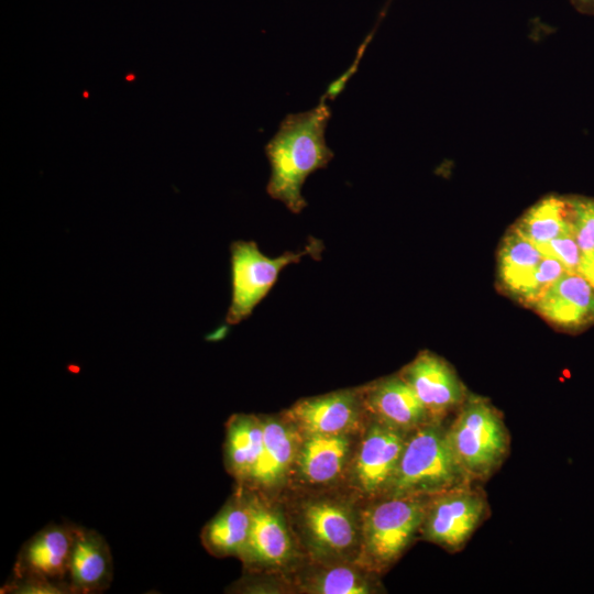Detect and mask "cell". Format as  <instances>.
<instances>
[{"instance_id":"1","label":"cell","mask_w":594,"mask_h":594,"mask_svg":"<svg viewBox=\"0 0 594 594\" xmlns=\"http://www.w3.org/2000/svg\"><path fill=\"white\" fill-rule=\"evenodd\" d=\"M330 118L323 97L315 108L286 116L265 146L271 165L267 194L294 213L307 206L301 195L307 177L324 168L333 157L324 136Z\"/></svg>"},{"instance_id":"2","label":"cell","mask_w":594,"mask_h":594,"mask_svg":"<svg viewBox=\"0 0 594 594\" xmlns=\"http://www.w3.org/2000/svg\"><path fill=\"white\" fill-rule=\"evenodd\" d=\"M466 483L472 481L454 457L447 428L430 421L408 433L383 495L430 497Z\"/></svg>"},{"instance_id":"3","label":"cell","mask_w":594,"mask_h":594,"mask_svg":"<svg viewBox=\"0 0 594 594\" xmlns=\"http://www.w3.org/2000/svg\"><path fill=\"white\" fill-rule=\"evenodd\" d=\"M454 457L473 482L490 477L509 450V435L499 411L486 399L465 398L447 428Z\"/></svg>"},{"instance_id":"4","label":"cell","mask_w":594,"mask_h":594,"mask_svg":"<svg viewBox=\"0 0 594 594\" xmlns=\"http://www.w3.org/2000/svg\"><path fill=\"white\" fill-rule=\"evenodd\" d=\"M429 497L385 496L361 515L360 562L382 571L393 564L420 531Z\"/></svg>"},{"instance_id":"5","label":"cell","mask_w":594,"mask_h":594,"mask_svg":"<svg viewBox=\"0 0 594 594\" xmlns=\"http://www.w3.org/2000/svg\"><path fill=\"white\" fill-rule=\"evenodd\" d=\"M322 242L311 238L299 252H286L282 256H265L253 241H235L230 246L232 298L227 314V322L237 324L248 318L255 306L271 290L280 271L302 256L319 258Z\"/></svg>"},{"instance_id":"6","label":"cell","mask_w":594,"mask_h":594,"mask_svg":"<svg viewBox=\"0 0 594 594\" xmlns=\"http://www.w3.org/2000/svg\"><path fill=\"white\" fill-rule=\"evenodd\" d=\"M487 503L471 483L430 496L420 532L424 539L455 552L484 519Z\"/></svg>"},{"instance_id":"7","label":"cell","mask_w":594,"mask_h":594,"mask_svg":"<svg viewBox=\"0 0 594 594\" xmlns=\"http://www.w3.org/2000/svg\"><path fill=\"white\" fill-rule=\"evenodd\" d=\"M298 525L305 543L320 558L343 559L360 550L361 517L343 501H306L299 508Z\"/></svg>"},{"instance_id":"8","label":"cell","mask_w":594,"mask_h":594,"mask_svg":"<svg viewBox=\"0 0 594 594\" xmlns=\"http://www.w3.org/2000/svg\"><path fill=\"white\" fill-rule=\"evenodd\" d=\"M399 375L415 392L432 421L440 422L465 400V389L453 369L441 358L420 352Z\"/></svg>"},{"instance_id":"9","label":"cell","mask_w":594,"mask_h":594,"mask_svg":"<svg viewBox=\"0 0 594 594\" xmlns=\"http://www.w3.org/2000/svg\"><path fill=\"white\" fill-rule=\"evenodd\" d=\"M364 411L361 388L346 389L305 398L287 411V418L304 436L350 435Z\"/></svg>"},{"instance_id":"10","label":"cell","mask_w":594,"mask_h":594,"mask_svg":"<svg viewBox=\"0 0 594 594\" xmlns=\"http://www.w3.org/2000/svg\"><path fill=\"white\" fill-rule=\"evenodd\" d=\"M408 433L376 420L369 428L353 463V477L362 493L384 494L395 473Z\"/></svg>"},{"instance_id":"11","label":"cell","mask_w":594,"mask_h":594,"mask_svg":"<svg viewBox=\"0 0 594 594\" xmlns=\"http://www.w3.org/2000/svg\"><path fill=\"white\" fill-rule=\"evenodd\" d=\"M76 528L50 525L36 532L21 548L14 565V578L67 582Z\"/></svg>"},{"instance_id":"12","label":"cell","mask_w":594,"mask_h":594,"mask_svg":"<svg viewBox=\"0 0 594 594\" xmlns=\"http://www.w3.org/2000/svg\"><path fill=\"white\" fill-rule=\"evenodd\" d=\"M365 411L374 420L404 432L432 421L411 387L400 376L378 380L361 388Z\"/></svg>"},{"instance_id":"13","label":"cell","mask_w":594,"mask_h":594,"mask_svg":"<svg viewBox=\"0 0 594 594\" xmlns=\"http://www.w3.org/2000/svg\"><path fill=\"white\" fill-rule=\"evenodd\" d=\"M532 307L556 326L581 329L594 322V286L582 274L566 272Z\"/></svg>"},{"instance_id":"14","label":"cell","mask_w":594,"mask_h":594,"mask_svg":"<svg viewBox=\"0 0 594 594\" xmlns=\"http://www.w3.org/2000/svg\"><path fill=\"white\" fill-rule=\"evenodd\" d=\"M112 580V557L102 536L86 528H76L67 582L70 593H99Z\"/></svg>"},{"instance_id":"15","label":"cell","mask_w":594,"mask_h":594,"mask_svg":"<svg viewBox=\"0 0 594 594\" xmlns=\"http://www.w3.org/2000/svg\"><path fill=\"white\" fill-rule=\"evenodd\" d=\"M252 524L246 547L241 557L250 563L278 566L288 562L294 553L293 540L284 518L278 512L250 499Z\"/></svg>"},{"instance_id":"16","label":"cell","mask_w":594,"mask_h":594,"mask_svg":"<svg viewBox=\"0 0 594 594\" xmlns=\"http://www.w3.org/2000/svg\"><path fill=\"white\" fill-rule=\"evenodd\" d=\"M350 451L349 435H308L299 443L295 462L302 480L323 485L340 476Z\"/></svg>"},{"instance_id":"17","label":"cell","mask_w":594,"mask_h":594,"mask_svg":"<svg viewBox=\"0 0 594 594\" xmlns=\"http://www.w3.org/2000/svg\"><path fill=\"white\" fill-rule=\"evenodd\" d=\"M264 439L260 458L248 481L270 487L277 484L295 462L299 438L298 430L285 422L263 420Z\"/></svg>"},{"instance_id":"18","label":"cell","mask_w":594,"mask_h":594,"mask_svg":"<svg viewBox=\"0 0 594 594\" xmlns=\"http://www.w3.org/2000/svg\"><path fill=\"white\" fill-rule=\"evenodd\" d=\"M251 524L250 499L235 497L207 524L202 532L204 544L215 556H241Z\"/></svg>"},{"instance_id":"19","label":"cell","mask_w":594,"mask_h":594,"mask_svg":"<svg viewBox=\"0 0 594 594\" xmlns=\"http://www.w3.org/2000/svg\"><path fill=\"white\" fill-rule=\"evenodd\" d=\"M543 256L531 241L512 228L498 252V279L502 288L521 301Z\"/></svg>"},{"instance_id":"20","label":"cell","mask_w":594,"mask_h":594,"mask_svg":"<svg viewBox=\"0 0 594 594\" xmlns=\"http://www.w3.org/2000/svg\"><path fill=\"white\" fill-rule=\"evenodd\" d=\"M535 245L573 232L572 199L549 195L531 206L513 227Z\"/></svg>"},{"instance_id":"21","label":"cell","mask_w":594,"mask_h":594,"mask_svg":"<svg viewBox=\"0 0 594 594\" xmlns=\"http://www.w3.org/2000/svg\"><path fill=\"white\" fill-rule=\"evenodd\" d=\"M264 439L263 420L251 415H234L228 422L226 463L241 481H248L253 471Z\"/></svg>"},{"instance_id":"22","label":"cell","mask_w":594,"mask_h":594,"mask_svg":"<svg viewBox=\"0 0 594 594\" xmlns=\"http://www.w3.org/2000/svg\"><path fill=\"white\" fill-rule=\"evenodd\" d=\"M302 588L314 594H369L374 592L365 572L351 565H328L310 573Z\"/></svg>"},{"instance_id":"23","label":"cell","mask_w":594,"mask_h":594,"mask_svg":"<svg viewBox=\"0 0 594 594\" xmlns=\"http://www.w3.org/2000/svg\"><path fill=\"white\" fill-rule=\"evenodd\" d=\"M571 199L573 235L586 255L594 252V199L574 196Z\"/></svg>"},{"instance_id":"24","label":"cell","mask_w":594,"mask_h":594,"mask_svg":"<svg viewBox=\"0 0 594 594\" xmlns=\"http://www.w3.org/2000/svg\"><path fill=\"white\" fill-rule=\"evenodd\" d=\"M566 272L569 271L561 262L544 255L527 287L521 302L532 306Z\"/></svg>"},{"instance_id":"25","label":"cell","mask_w":594,"mask_h":594,"mask_svg":"<svg viewBox=\"0 0 594 594\" xmlns=\"http://www.w3.org/2000/svg\"><path fill=\"white\" fill-rule=\"evenodd\" d=\"M546 255L561 262L569 272L579 273L583 253L573 235V232L559 235L546 243L536 245Z\"/></svg>"},{"instance_id":"26","label":"cell","mask_w":594,"mask_h":594,"mask_svg":"<svg viewBox=\"0 0 594 594\" xmlns=\"http://www.w3.org/2000/svg\"><path fill=\"white\" fill-rule=\"evenodd\" d=\"M6 593L18 594H62L70 593L67 582H56L35 578H14V581L8 584Z\"/></svg>"},{"instance_id":"27","label":"cell","mask_w":594,"mask_h":594,"mask_svg":"<svg viewBox=\"0 0 594 594\" xmlns=\"http://www.w3.org/2000/svg\"><path fill=\"white\" fill-rule=\"evenodd\" d=\"M579 273L594 286V252L583 255Z\"/></svg>"},{"instance_id":"28","label":"cell","mask_w":594,"mask_h":594,"mask_svg":"<svg viewBox=\"0 0 594 594\" xmlns=\"http://www.w3.org/2000/svg\"><path fill=\"white\" fill-rule=\"evenodd\" d=\"M581 14L594 16V0H569Z\"/></svg>"},{"instance_id":"29","label":"cell","mask_w":594,"mask_h":594,"mask_svg":"<svg viewBox=\"0 0 594 594\" xmlns=\"http://www.w3.org/2000/svg\"><path fill=\"white\" fill-rule=\"evenodd\" d=\"M133 78H134V76H127L128 80H132Z\"/></svg>"}]
</instances>
